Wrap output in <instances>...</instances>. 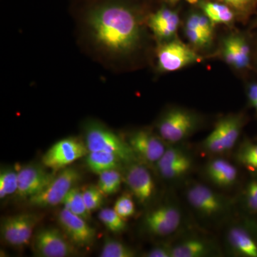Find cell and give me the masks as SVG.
Listing matches in <instances>:
<instances>
[{
  "label": "cell",
  "mask_w": 257,
  "mask_h": 257,
  "mask_svg": "<svg viewBox=\"0 0 257 257\" xmlns=\"http://www.w3.org/2000/svg\"><path fill=\"white\" fill-rule=\"evenodd\" d=\"M99 220L104 224L111 232L120 233L126 228V221L115 211L114 209L106 208L98 214Z\"/></svg>",
  "instance_id": "27"
},
{
  "label": "cell",
  "mask_w": 257,
  "mask_h": 257,
  "mask_svg": "<svg viewBox=\"0 0 257 257\" xmlns=\"http://www.w3.org/2000/svg\"><path fill=\"white\" fill-rule=\"evenodd\" d=\"M187 19L192 21L193 23L195 24L199 30L202 32L203 35L206 37V38L212 42L213 37H214V25L204 13L203 14L192 13L189 15Z\"/></svg>",
  "instance_id": "33"
},
{
  "label": "cell",
  "mask_w": 257,
  "mask_h": 257,
  "mask_svg": "<svg viewBox=\"0 0 257 257\" xmlns=\"http://www.w3.org/2000/svg\"><path fill=\"white\" fill-rule=\"evenodd\" d=\"M236 159L243 165L257 170V144H243L239 149Z\"/></svg>",
  "instance_id": "30"
},
{
  "label": "cell",
  "mask_w": 257,
  "mask_h": 257,
  "mask_svg": "<svg viewBox=\"0 0 257 257\" xmlns=\"http://www.w3.org/2000/svg\"><path fill=\"white\" fill-rule=\"evenodd\" d=\"M40 165H30L18 172L16 194L20 198H30L43 190L55 175Z\"/></svg>",
  "instance_id": "16"
},
{
  "label": "cell",
  "mask_w": 257,
  "mask_h": 257,
  "mask_svg": "<svg viewBox=\"0 0 257 257\" xmlns=\"http://www.w3.org/2000/svg\"><path fill=\"white\" fill-rule=\"evenodd\" d=\"M127 143L137 158L154 165H156L168 147L160 135L148 130L135 132L130 135Z\"/></svg>",
  "instance_id": "13"
},
{
  "label": "cell",
  "mask_w": 257,
  "mask_h": 257,
  "mask_svg": "<svg viewBox=\"0 0 257 257\" xmlns=\"http://www.w3.org/2000/svg\"><path fill=\"white\" fill-rule=\"evenodd\" d=\"M226 246L233 255L257 257V243L249 232L239 225L230 226L226 231Z\"/></svg>",
  "instance_id": "18"
},
{
  "label": "cell",
  "mask_w": 257,
  "mask_h": 257,
  "mask_svg": "<svg viewBox=\"0 0 257 257\" xmlns=\"http://www.w3.org/2000/svg\"><path fill=\"white\" fill-rule=\"evenodd\" d=\"M243 202L248 210L257 212V180L251 181L246 186L243 194Z\"/></svg>",
  "instance_id": "35"
},
{
  "label": "cell",
  "mask_w": 257,
  "mask_h": 257,
  "mask_svg": "<svg viewBox=\"0 0 257 257\" xmlns=\"http://www.w3.org/2000/svg\"><path fill=\"white\" fill-rule=\"evenodd\" d=\"M168 1L170 2V3H172V4H175V3H177L179 0H168Z\"/></svg>",
  "instance_id": "39"
},
{
  "label": "cell",
  "mask_w": 257,
  "mask_h": 257,
  "mask_svg": "<svg viewBox=\"0 0 257 257\" xmlns=\"http://www.w3.org/2000/svg\"><path fill=\"white\" fill-rule=\"evenodd\" d=\"M253 25H254V26L256 27V28H257V18H256V21H255V23H253Z\"/></svg>",
  "instance_id": "40"
},
{
  "label": "cell",
  "mask_w": 257,
  "mask_h": 257,
  "mask_svg": "<svg viewBox=\"0 0 257 257\" xmlns=\"http://www.w3.org/2000/svg\"><path fill=\"white\" fill-rule=\"evenodd\" d=\"M205 175L211 183L221 188H229L237 181V168L229 161L214 158L205 167Z\"/></svg>",
  "instance_id": "19"
},
{
  "label": "cell",
  "mask_w": 257,
  "mask_h": 257,
  "mask_svg": "<svg viewBox=\"0 0 257 257\" xmlns=\"http://www.w3.org/2000/svg\"><path fill=\"white\" fill-rule=\"evenodd\" d=\"M147 257H172V246H157L145 253Z\"/></svg>",
  "instance_id": "36"
},
{
  "label": "cell",
  "mask_w": 257,
  "mask_h": 257,
  "mask_svg": "<svg viewBox=\"0 0 257 257\" xmlns=\"http://www.w3.org/2000/svg\"><path fill=\"white\" fill-rule=\"evenodd\" d=\"M90 26L96 41L112 52H130L140 40V26L133 12L122 5H106L96 10Z\"/></svg>",
  "instance_id": "1"
},
{
  "label": "cell",
  "mask_w": 257,
  "mask_h": 257,
  "mask_svg": "<svg viewBox=\"0 0 257 257\" xmlns=\"http://www.w3.org/2000/svg\"><path fill=\"white\" fill-rule=\"evenodd\" d=\"M189 205L204 219L215 220L229 211L231 202L210 187L197 183L189 186L186 191Z\"/></svg>",
  "instance_id": "3"
},
{
  "label": "cell",
  "mask_w": 257,
  "mask_h": 257,
  "mask_svg": "<svg viewBox=\"0 0 257 257\" xmlns=\"http://www.w3.org/2000/svg\"><path fill=\"white\" fill-rule=\"evenodd\" d=\"M220 55L231 68L246 71L251 68V47L244 35L231 34L221 42Z\"/></svg>",
  "instance_id": "12"
},
{
  "label": "cell",
  "mask_w": 257,
  "mask_h": 257,
  "mask_svg": "<svg viewBox=\"0 0 257 257\" xmlns=\"http://www.w3.org/2000/svg\"><path fill=\"white\" fill-rule=\"evenodd\" d=\"M89 153L86 144L78 139L61 140L47 150L42 159V165L55 171L69 167L74 162Z\"/></svg>",
  "instance_id": "8"
},
{
  "label": "cell",
  "mask_w": 257,
  "mask_h": 257,
  "mask_svg": "<svg viewBox=\"0 0 257 257\" xmlns=\"http://www.w3.org/2000/svg\"><path fill=\"white\" fill-rule=\"evenodd\" d=\"M194 160L190 154L172 165L157 169L160 175L167 180H178L186 177L192 171Z\"/></svg>",
  "instance_id": "23"
},
{
  "label": "cell",
  "mask_w": 257,
  "mask_h": 257,
  "mask_svg": "<svg viewBox=\"0 0 257 257\" xmlns=\"http://www.w3.org/2000/svg\"><path fill=\"white\" fill-rule=\"evenodd\" d=\"M200 120L192 111L183 108L169 109L157 123L158 135L167 144L177 145L192 136L197 131Z\"/></svg>",
  "instance_id": "2"
},
{
  "label": "cell",
  "mask_w": 257,
  "mask_h": 257,
  "mask_svg": "<svg viewBox=\"0 0 257 257\" xmlns=\"http://www.w3.org/2000/svg\"><path fill=\"white\" fill-rule=\"evenodd\" d=\"M184 31L187 40L190 44V46L196 50H204V48H207L208 47L210 46L211 44L212 43L206 38L202 32L197 28V25L188 19H187L184 24Z\"/></svg>",
  "instance_id": "26"
},
{
  "label": "cell",
  "mask_w": 257,
  "mask_h": 257,
  "mask_svg": "<svg viewBox=\"0 0 257 257\" xmlns=\"http://www.w3.org/2000/svg\"><path fill=\"white\" fill-rule=\"evenodd\" d=\"M34 248L37 256L67 257L76 253L75 246L64 233L56 228L39 230L34 237Z\"/></svg>",
  "instance_id": "10"
},
{
  "label": "cell",
  "mask_w": 257,
  "mask_h": 257,
  "mask_svg": "<svg viewBox=\"0 0 257 257\" xmlns=\"http://www.w3.org/2000/svg\"><path fill=\"white\" fill-rule=\"evenodd\" d=\"M157 55L158 69L162 72H177L203 60L195 49L177 38L162 42Z\"/></svg>",
  "instance_id": "6"
},
{
  "label": "cell",
  "mask_w": 257,
  "mask_h": 257,
  "mask_svg": "<svg viewBox=\"0 0 257 257\" xmlns=\"http://www.w3.org/2000/svg\"><path fill=\"white\" fill-rule=\"evenodd\" d=\"M217 253L214 242L197 236L186 238L172 246V257H206Z\"/></svg>",
  "instance_id": "20"
},
{
  "label": "cell",
  "mask_w": 257,
  "mask_h": 257,
  "mask_svg": "<svg viewBox=\"0 0 257 257\" xmlns=\"http://www.w3.org/2000/svg\"><path fill=\"white\" fill-rule=\"evenodd\" d=\"M203 13L215 25H230L234 22L236 13L227 5L215 2H202Z\"/></svg>",
  "instance_id": "22"
},
{
  "label": "cell",
  "mask_w": 257,
  "mask_h": 257,
  "mask_svg": "<svg viewBox=\"0 0 257 257\" xmlns=\"http://www.w3.org/2000/svg\"><path fill=\"white\" fill-rule=\"evenodd\" d=\"M62 204L67 210L80 216L85 220L87 221L90 218L91 212L88 210L84 202L82 190L76 186L69 191L64 197Z\"/></svg>",
  "instance_id": "24"
},
{
  "label": "cell",
  "mask_w": 257,
  "mask_h": 257,
  "mask_svg": "<svg viewBox=\"0 0 257 257\" xmlns=\"http://www.w3.org/2000/svg\"><path fill=\"white\" fill-rule=\"evenodd\" d=\"M125 181L140 204L146 205L153 199L156 187L151 173L145 166L137 162L128 164Z\"/></svg>",
  "instance_id": "15"
},
{
  "label": "cell",
  "mask_w": 257,
  "mask_h": 257,
  "mask_svg": "<svg viewBox=\"0 0 257 257\" xmlns=\"http://www.w3.org/2000/svg\"><path fill=\"white\" fill-rule=\"evenodd\" d=\"M88 168L94 173L99 174L106 171L117 170L124 163L119 157L109 152H89L86 156Z\"/></svg>",
  "instance_id": "21"
},
{
  "label": "cell",
  "mask_w": 257,
  "mask_h": 257,
  "mask_svg": "<svg viewBox=\"0 0 257 257\" xmlns=\"http://www.w3.org/2000/svg\"><path fill=\"white\" fill-rule=\"evenodd\" d=\"M136 253L133 248L116 240L107 239L104 241L101 257H133Z\"/></svg>",
  "instance_id": "29"
},
{
  "label": "cell",
  "mask_w": 257,
  "mask_h": 257,
  "mask_svg": "<svg viewBox=\"0 0 257 257\" xmlns=\"http://www.w3.org/2000/svg\"><path fill=\"white\" fill-rule=\"evenodd\" d=\"M99 175L97 187L104 195H110L119 190L122 177L117 170L106 171Z\"/></svg>",
  "instance_id": "25"
},
{
  "label": "cell",
  "mask_w": 257,
  "mask_h": 257,
  "mask_svg": "<svg viewBox=\"0 0 257 257\" xmlns=\"http://www.w3.org/2000/svg\"><path fill=\"white\" fill-rule=\"evenodd\" d=\"M182 214L174 204H165L148 213L144 219V227L147 232L157 236L173 234L180 227Z\"/></svg>",
  "instance_id": "11"
},
{
  "label": "cell",
  "mask_w": 257,
  "mask_h": 257,
  "mask_svg": "<svg viewBox=\"0 0 257 257\" xmlns=\"http://www.w3.org/2000/svg\"><path fill=\"white\" fill-rule=\"evenodd\" d=\"M243 124V114H233L221 118L202 142L203 150L213 155L229 151L239 140Z\"/></svg>",
  "instance_id": "4"
},
{
  "label": "cell",
  "mask_w": 257,
  "mask_h": 257,
  "mask_svg": "<svg viewBox=\"0 0 257 257\" xmlns=\"http://www.w3.org/2000/svg\"><path fill=\"white\" fill-rule=\"evenodd\" d=\"M18 187V172L12 169H2L0 172V198L16 194Z\"/></svg>",
  "instance_id": "28"
},
{
  "label": "cell",
  "mask_w": 257,
  "mask_h": 257,
  "mask_svg": "<svg viewBox=\"0 0 257 257\" xmlns=\"http://www.w3.org/2000/svg\"><path fill=\"white\" fill-rule=\"evenodd\" d=\"M113 209L124 219L135 215L136 211L133 198L127 194H122L118 198Z\"/></svg>",
  "instance_id": "34"
},
{
  "label": "cell",
  "mask_w": 257,
  "mask_h": 257,
  "mask_svg": "<svg viewBox=\"0 0 257 257\" xmlns=\"http://www.w3.org/2000/svg\"><path fill=\"white\" fill-rule=\"evenodd\" d=\"M83 198L88 210L91 213L102 205L104 194L96 186H89L82 190Z\"/></svg>",
  "instance_id": "32"
},
{
  "label": "cell",
  "mask_w": 257,
  "mask_h": 257,
  "mask_svg": "<svg viewBox=\"0 0 257 257\" xmlns=\"http://www.w3.org/2000/svg\"><path fill=\"white\" fill-rule=\"evenodd\" d=\"M148 25L155 36L160 41L165 42L175 38L180 19L174 10L162 8L151 15Z\"/></svg>",
  "instance_id": "17"
},
{
  "label": "cell",
  "mask_w": 257,
  "mask_h": 257,
  "mask_svg": "<svg viewBox=\"0 0 257 257\" xmlns=\"http://www.w3.org/2000/svg\"><path fill=\"white\" fill-rule=\"evenodd\" d=\"M58 222L64 234L74 246L89 247L94 243L96 230L80 216L64 208L59 213Z\"/></svg>",
  "instance_id": "14"
},
{
  "label": "cell",
  "mask_w": 257,
  "mask_h": 257,
  "mask_svg": "<svg viewBox=\"0 0 257 257\" xmlns=\"http://www.w3.org/2000/svg\"><path fill=\"white\" fill-rule=\"evenodd\" d=\"M40 217L36 214L23 213L3 218L1 221V237L10 246L28 244Z\"/></svg>",
  "instance_id": "9"
},
{
  "label": "cell",
  "mask_w": 257,
  "mask_h": 257,
  "mask_svg": "<svg viewBox=\"0 0 257 257\" xmlns=\"http://www.w3.org/2000/svg\"><path fill=\"white\" fill-rule=\"evenodd\" d=\"M81 173L74 167L61 170L46 187L36 195L29 198V203L35 207H54L62 204L69 191L81 180Z\"/></svg>",
  "instance_id": "7"
},
{
  "label": "cell",
  "mask_w": 257,
  "mask_h": 257,
  "mask_svg": "<svg viewBox=\"0 0 257 257\" xmlns=\"http://www.w3.org/2000/svg\"><path fill=\"white\" fill-rule=\"evenodd\" d=\"M85 144L89 152H109L119 157L124 163H132L138 160L128 143L101 125L94 124L87 126Z\"/></svg>",
  "instance_id": "5"
},
{
  "label": "cell",
  "mask_w": 257,
  "mask_h": 257,
  "mask_svg": "<svg viewBox=\"0 0 257 257\" xmlns=\"http://www.w3.org/2000/svg\"><path fill=\"white\" fill-rule=\"evenodd\" d=\"M198 1H199V0H187V2H189L191 4H195Z\"/></svg>",
  "instance_id": "38"
},
{
  "label": "cell",
  "mask_w": 257,
  "mask_h": 257,
  "mask_svg": "<svg viewBox=\"0 0 257 257\" xmlns=\"http://www.w3.org/2000/svg\"><path fill=\"white\" fill-rule=\"evenodd\" d=\"M246 95L250 105L257 113V82L251 83L248 86Z\"/></svg>",
  "instance_id": "37"
},
{
  "label": "cell",
  "mask_w": 257,
  "mask_h": 257,
  "mask_svg": "<svg viewBox=\"0 0 257 257\" xmlns=\"http://www.w3.org/2000/svg\"><path fill=\"white\" fill-rule=\"evenodd\" d=\"M229 6L241 19L246 20L256 8L257 0H217Z\"/></svg>",
  "instance_id": "31"
}]
</instances>
